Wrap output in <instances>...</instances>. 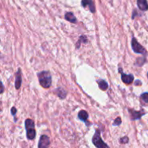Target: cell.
I'll return each mask as SVG.
<instances>
[{
  "label": "cell",
  "mask_w": 148,
  "mask_h": 148,
  "mask_svg": "<svg viewBox=\"0 0 148 148\" xmlns=\"http://www.w3.org/2000/svg\"><path fill=\"white\" fill-rule=\"evenodd\" d=\"M92 143L97 148H110L107 144H106L103 141L102 138L101 137V132L99 130H97L95 131V134L92 137Z\"/></svg>",
  "instance_id": "cell-3"
},
{
  "label": "cell",
  "mask_w": 148,
  "mask_h": 148,
  "mask_svg": "<svg viewBox=\"0 0 148 148\" xmlns=\"http://www.w3.org/2000/svg\"><path fill=\"white\" fill-rule=\"evenodd\" d=\"M22 83V77H21V72H20V69H18V72L16 73L15 75V88L16 89H19L21 86Z\"/></svg>",
  "instance_id": "cell-10"
},
{
  "label": "cell",
  "mask_w": 148,
  "mask_h": 148,
  "mask_svg": "<svg viewBox=\"0 0 148 148\" xmlns=\"http://www.w3.org/2000/svg\"><path fill=\"white\" fill-rule=\"evenodd\" d=\"M140 84V85H142V82H140V80H137V82H135V85H137V84Z\"/></svg>",
  "instance_id": "cell-19"
},
{
  "label": "cell",
  "mask_w": 148,
  "mask_h": 148,
  "mask_svg": "<svg viewBox=\"0 0 148 148\" xmlns=\"http://www.w3.org/2000/svg\"><path fill=\"white\" fill-rule=\"evenodd\" d=\"M78 118H79L81 121L86 123L87 119H88V114L86 111H84V110H82V111H80L78 113Z\"/></svg>",
  "instance_id": "cell-12"
},
{
  "label": "cell",
  "mask_w": 148,
  "mask_h": 148,
  "mask_svg": "<svg viewBox=\"0 0 148 148\" xmlns=\"http://www.w3.org/2000/svg\"><path fill=\"white\" fill-rule=\"evenodd\" d=\"M38 77L40 85L43 88H49L51 85V75L48 71H43V72H39L38 74Z\"/></svg>",
  "instance_id": "cell-1"
},
{
  "label": "cell",
  "mask_w": 148,
  "mask_h": 148,
  "mask_svg": "<svg viewBox=\"0 0 148 148\" xmlns=\"http://www.w3.org/2000/svg\"><path fill=\"white\" fill-rule=\"evenodd\" d=\"M97 82H98L101 90H106L108 89V85L105 80H103V79H99V80H97Z\"/></svg>",
  "instance_id": "cell-13"
},
{
  "label": "cell",
  "mask_w": 148,
  "mask_h": 148,
  "mask_svg": "<svg viewBox=\"0 0 148 148\" xmlns=\"http://www.w3.org/2000/svg\"><path fill=\"white\" fill-rule=\"evenodd\" d=\"M56 91H57L58 96H59L61 99H64V98H65V97H66V92L64 90L59 88H58V89H56Z\"/></svg>",
  "instance_id": "cell-14"
},
{
  "label": "cell",
  "mask_w": 148,
  "mask_h": 148,
  "mask_svg": "<svg viewBox=\"0 0 148 148\" xmlns=\"http://www.w3.org/2000/svg\"><path fill=\"white\" fill-rule=\"evenodd\" d=\"M65 19L67 21L70 22L72 23H77V18L72 12H66L65 14Z\"/></svg>",
  "instance_id": "cell-11"
},
{
  "label": "cell",
  "mask_w": 148,
  "mask_h": 148,
  "mask_svg": "<svg viewBox=\"0 0 148 148\" xmlns=\"http://www.w3.org/2000/svg\"><path fill=\"white\" fill-rule=\"evenodd\" d=\"M147 77H148V72H147Z\"/></svg>",
  "instance_id": "cell-21"
},
{
  "label": "cell",
  "mask_w": 148,
  "mask_h": 148,
  "mask_svg": "<svg viewBox=\"0 0 148 148\" xmlns=\"http://www.w3.org/2000/svg\"><path fill=\"white\" fill-rule=\"evenodd\" d=\"M25 125L27 138L30 140H33L36 137V135L34 121L32 119H27L25 120Z\"/></svg>",
  "instance_id": "cell-2"
},
{
  "label": "cell",
  "mask_w": 148,
  "mask_h": 148,
  "mask_svg": "<svg viewBox=\"0 0 148 148\" xmlns=\"http://www.w3.org/2000/svg\"><path fill=\"white\" fill-rule=\"evenodd\" d=\"M119 71L121 73V79H122L124 83L127 84V85H130L133 82V80H134V76H133V75H131V74L130 75H126V74H124L123 72L122 69L121 68H119Z\"/></svg>",
  "instance_id": "cell-5"
},
{
  "label": "cell",
  "mask_w": 148,
  "mask_h": 148,
  "mask_svg": "<svg viewBox=\"0 0 148 148\" xmlns=\"http://www.w3.org/2000/svg\"><path fill=\"white\" fill-rule=\"evenodd\" d=\"M129 112H130V116H131L132 120L140 119L145 114V112H144L143 111H137L134 109H129Z\"/></svg>",
  "instance_id": "cell-7"
},
{
  "label": "cell",
  "mask_w": 148,
  "mask_h": 148,
  "mask_svg": "<svg viewBox=\"0 0 148 148\" xmlns=\"http://www.w3.org/2000/svg\"><path fill=\"white\" fill-rule=\"evenodd\" d=\"M119 142L121 143H122V144H127V143L129 142V137H122V138L120 139Z\"/></svg>",
  "instance_id": "cell-17"
},
{
  "label": "cell",
  "mask_w": 148,
  "mask_h": 148,
  "mask_svg": "<svg viewBox=\"0 0 148 148\" xmlns=\"http://www.w3.org/2000/svg\"><path fill=\"white\" fill-rule=\"evenodd\" d=\"M137 6L142 11L148 10V3L147 0H137Z\"/></svg>",
  "instance_id": "cell-9"
},
{
  "label": "cell",
  "mask_w": 148,
  "mask_h": 148,
  "mask_svg": "<svg viewBox=\"0 0 148 148\" xmlns=\"http://www.w3.org/2000/svg\"><path fill=\"white\" fill-rule=\"evenodd\" d=\"M50 145V140L46 135H42L39 140L38 148H49Z\"/></svg>",
  "instance_id": "cell-6"
},
{
  "label": "cell",
  "mask_w": 148,
  "mask_h": 148,
  "mask_svg": "<svg viewBox=\"0 0 148 148\" xmlns=\"http://www.w3.org/2000/svg\"><path fill=\"white\" fill-rule=\"evenodd\" d=\"M141 99L142 101H144L146 103H148V92H145V93H143L141 95Z\"/></svg>",
  "instance_id": "cell-15"
},
{
  "label": "cell",
  "mask_w": 148,
  "mask_h": 148,
  "mask_svg": "<svg viewBox=\"0 0 148 148\" xmlns=\"http://www.w3.org/2000/svg\"><path fill=\"white\" fill-rule=\"evenodd\" d=\"M121 124V119L120 117H117L115 120H114V122L113 124L114 126H119Z\"/></svg>",
  "instance_id": "cell-16"
},
{
  "label": "cell",
  "mask_w": 148,
  "mask_h": 148,
  "mask_svg": "<svg viewBox=\"0 0 148 148\" xmlns=\"http://www.w3.org/2000/svg\"><path fill=\"white\" fill-rule=\"evenodd\" d=\"M82 6L83 7H88L91 12L94 13L95 12V4L92 0H82Z\"/></svg>",
  "instance_id": "cell-8"
},
{
  "label": "cell",
  "mask_w": 148,
  "mask_h": 148,
  "mask_svg": "<svg viewBox=\"0 0 148 148\" xmlns=\"http://www.w3.org/2000/svg\"><path fill=\"white\" fill-rule=\"evenodd\" d=\"M132 49L135 53H141V54H145L146 53V50L144 47L141 46L140 43L137 42V39L135 38H132Z\"/></svg>",
  "instance_id": "cell-4"
},
{
  "label": "cell",
  "mask_w": 148,
  "mask_h": 148,
  "mask_svg": "<svg viewBox=\"0 0 148 148\" xmlns=\"http://www.w3.org/2000/svg\"><path fill=\"white\" fill-rule=\"evenodd\" d=\"M3 89H4V87H3V85L1 84V92H3Z\"/></svg>",
  "instance_id": "cell-20"
},
{
  "label": "cell",
  "mask_w": 148,
  "mask_h": 148,
  "mask_svg": "<svg viewBox=\"0 0 148 148\" xmlns=\"http://www.w3.org/2000/svg\"><path fill=\"white\" fill-rule=\"evenodd\" d=\"M11 113H12V114L13 116H15V114H16V113H17V109H16L14 107H12V109H11Z\"/></svg>",
  "instance_id": "cell-18"
}]
</instances>
